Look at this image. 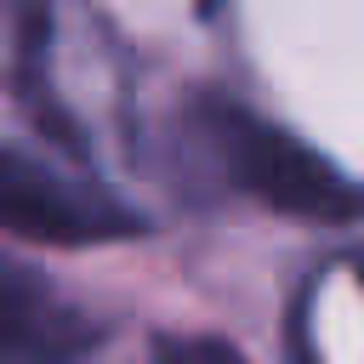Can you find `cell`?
I'll return each mask as SVG.
<instances>
[{
    "instance_id": "6da1fadb",
    "label": "cell",
    "mask_w": 364,
    "mask_h": 364,
    "mask_svg": "<svg viewBox=\"0 0 364 364\" xmlns=\"http://www.w3.org/2000/svg\"><path fill=\"white\" fill-rule=\"evenodd\" d=\"M199 125H205L228 182L239 193L262 199L267 210L296 216V222H318V228H347L364 216L358 182L341 165H330L318 148L290 136L284 125H273V119H262L228 97H205Z\"/></svg>"
},
{
    "instance_id": "7a4b0ae2",
    "label": "cell",
    "mask_w": 364,
    "mask_h": 364,
    "mask_svg": "<svg viewBox=\"0 0 364 364\" xmlns=\"http://www.w3.org/2000/svg\"><path fill=\"white\" fill-rule=\"evenodd\" d=\"M0 228L34 245H108V239L148 233V222L131 205L85 182H68L63 171L11 148L6 136H0Z\"/></svg>"
},
{
    "instance_id": "3957f363",
    "label": "cell",
    "mask_w": 364,
    "mask_h": 364,
    "mask_svg": "<svg viewBox=\"0 0 364 364\" xmlns=\"http://www.w3.org/2000/svg\"><path fill=\"white\" fill-rule=\"evenodd\" d=\"M102 341V324L57 296L34 267L0 256V358L6 364H80Z\"/></svg>"
},
{
    "instance_id": "277c9868",
    "label": "cell",
    "mask_w": 364,
    "mask_h": 364,
    "mask_svg": "<svg viewBox=\"0 0 364 364\" xmlns=\"http://www.w3.org/2000/svg\"><path fill=\"white\" fill-rule=\"evenodd\" d=\"M154 364H245L216 336H154Z\"/></svg>"
}]
</instances>
